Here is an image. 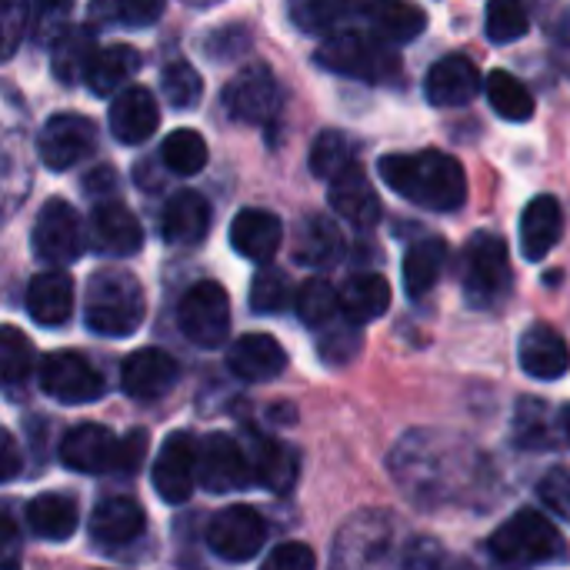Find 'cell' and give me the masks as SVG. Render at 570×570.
I'll return each instance as SVG.
<instances>
[{
    "instance_id": "obj_1",
    "label": "cell",
    "mask_w": 570,
    "mask_h": 570,
    "mask_svg": "<svg viewBox=\"0 0 570 570\" xmlns=\"http://www.w3.org/2000/svg\"><path fill=\"white\" fill-rule=\"evenodd\" d=\"M377 174L394 194L424 210L451 214L468 200V174L461 160L434 147L417 154H384Z\"/></svg>"
},
{
    "instance_id": "obj_2",
    "label": "cell",
    "mask_w": 570,
    "mask_h": 570,
    "mask_svg": "<svg viewBox=\"0 0 570 570\" xmlns=\"http://www.w3.org/2000/svg\"><path fill=\"white\" fill-rule=\"evenodd\" d=\"M147 314V297L130 271L104 267L83 287V324L100 337H130Z\"/></svg>"
},
{
    "instance_id": "obj_3",
    "label": "cell",
    "mask_w": 570,
    "mask_h": 570,
    "mask_svg": "<svg viewBox=\"0 0 570 570\" xmlns=\"http://www.w3.org/2000/svg\"><path fill=\"white\" fill-rule=\"evenodd\" d=\"M491 558L504 570H531L568 561V541L541 511L524 508L488 538Z\"/></svg>"
},
{
    "instance_id": "obj_4",
    "label": "cell",
    "mask_w": 570,
    "mask_h": 570,
    "mask_svg": "<svg viewBox=\"0 0 570 570\" xmlns=\"http://www.w3.org/2000/svg\"><path fill=\"white\" fill-rule=\"evenodd\" d=\"M317 63L331 73H344V77H357L364 83H377V87H391L401 80L404 63L401 57L387 47V40L381 37H367L361 30H337L331 33L321 47H317Z\"/></svg>"
},
{
    "instance_id": "obj_5",
    "label": "cell",
    "mask_w": 570,
    "mask_h": 570,
    "mask_svg": "<svg viewBox=\"0 0 570 570\" xmlns=\"http://www.w3.org/2000/svg\"><path fill=\"white\" fill-rule=\"evenodd\" d=\"M461 281H464V297L471 307L498 304L511 287V257H508L504 237L491 230L474 234L461 257Z\"/></svg>"
},
{
    "instance_id": "obj_6",
    "label": "cell",
    "mask_w": 570,
    "mask_h": 570,
    "mask_svg": "<svg viewBox=\"0 0 570 570\" xmlns=\"http://www.w3.org/2000/svg\"><path fill=\"white\" fill-rule=\"evenodd\" d=\"M177 324L180 334L204 347L214 351L227 341L230 334V297L217 281H197L187 287V294L177 304Z\"/></svg>"
},
{
    "instance_id": "obj_7",
    "label": "cell",
    "mask_w": 570,
    "mask_h": 570,
    "mask_svg": "<svg viewBox=\"0 0 570 570\" xmlns=\"http://www.w3.org/2000/svg\"><path fill=\"white\" fill-rule=\"evenodd\" d=\"M40 387L57 404H94L104 397V374L77 351H53L40 361Z\"/></svg>"
},
{
    "instance_id": "obj_8",
    "label": "cell",
    "mask_w": 570,
    "mask_h": 570,
    "mask_svg": "<svg viewBox=\"0 0 570 570\" xmlns=\"http://www.w3.org/2000/svg\"><path fill=\"white\" fill-rule=\"evenodd\" d=\"M30 240H33L37 261H43L50 267L73 264L83 254V224H80V214L67 200H60V197L47 200L40 207L37 220H33Z\"/></svg>"
},
{
    "instance_id": "obj_9",
    "label": "cell",
    "mask_w": 570,
    "mask_h": 570,
    "mask_svg": "<svg viewBox=\"0 0 570 570\" xmlns=\"http://www.w3.org/2000/svg\"><path fill=\"white\" fill-rule=\"evenodd\" d=\"M264 544H267V521L261 518V511L247 504L224 508L207 524V548L227 564H244L257 558Z\"/></svg>"
},
{
    "instance_id": "obj_10",
    "label": "cell",
    "mask_w": 570,
    "mask_h": 570,
    "mask_svg": "<svg viewBox=\"0 0 570 570\" xmlns=\"http://www.w3.org/2000/svg\"><path fill=\"white\" fill-rule=\"evenodd\" d=\"M200 488L210 494H237L254 484V464L247 444L234 441L230 434H210L200 444L197 461Z\"/></svg>"
},
{
    "instance_id": "obj_11",
    "label": "cell",
    "mask_w": 570,
    "mask_h": 570,
    "mask_svg": "<svg viewBox=\"0 0 570 570\" xmlns=\"http://www.w3.org/2000/svg\"><path fill=\"white\" fill-rule=\"evenodd\" d=\"M197 461H200V444L194 441V434L187 431H174L157 461H154V491L160 494L164 504H187L194 488L200 484V474H197Z\"/></svg>"
},
{
    "instance_id": "obj_12",
    "label": "cell",
    "mask_w": 570,
    "mask_h": 570,
    "mask_svg": "<svg viewBox=\"0 0 570 570\" xmlns=\"http://www.w3.org/2000/svg\"><path fill=\"white\" fill-rule=\"evenodd\" d=\"M57 454L60 464L77 474H120L124 438H117L104 424H80L63 434Z\"/></svg>"
},
{
    "instance_id": "obj_13",
    "label": "cell",
    "mask_w": 570,
    "mask_h": 570,
    "mask_svg": "<svg viewBox=\"0 0 570 570\" xmlns=\"http://www.w3.org/2000/svg\"><path fill=\"white\" fill-rule=\"evenodd\" d=\"M94 150H97V127L90 117L80 114H53L37 137V154L50 170H70L80 160H87Z\"/></svg>"
},
{
    "instance_id": "obj_14",
    "label": "cell",
    "mask_w": 570,
    "mask_h": 570,
    "mask_svg": "<svg viewBox=\"0 0 570 570\" xmlns=\"http://www.w3.org/2000/svg\"><path fill=\"white\" fill-rule=\"evenodd\" d=\"M220 100H224L227 117L244 120V124H267L281 107V87H277L271 67L250 63L224 87Z\"/></svg>"
},
{
    "instance_id": "obj_15",
    "label": "cell",
    "mask_w": 570,
    "mask_h": 570,
    "mask_svg": "<svg viewBox=\"0 0 570 570\" xmlns=\"http://www.w3.org/2000/svg\"><path fill=\"white\" fill-rule=\"evenodd\" d=\"M177 377H180L177 361L160 347H140L120 367V387L134 401H157L170 394Z\"/></svg>"
},
{
    "instance_id": "obj_16",
    "label": "cell",
    "mask_w": 570,
    "mask_h": 570,
    "mask_svg": "<svg viewBox=\"0 0 570 570\" xmlns=\"http://www.w3.org/2000/svg\"><path fill=\"white\" fill-rule=\"evenodd\" d=\"M327 204L334 207V214H341L357 230H374L381 224V197H377L371 177L357 164H351L347 170H341L331 180Z\"/></svg>"
},
{
    "instance_id": "obj_17",
    "label": "cell",
    "mask_w": 570,
    "mask_h": 570,
    "mask_svg": "<svg viewBox=\"0 0 570 570\" xmlns=\"http://www.w3.org/2000/svg\"><path fill=\"white\" fill-rule=\"evenodd\" d=\"M90 244L107 257H134L144 247V227L120 200H100L90 214Z\"/></svg>"
},
{
    "instance_id": "obj_18",
    "label": "cell",
    "mask_w": 570,
    "mask_h": 570,
    "mask_svg": "<svg viewBox=\"0 0 570 570\" xmlns=\"http://www.w3.org/2000/svg\"><path fill=\"white\" fill-rule=\"evenodd\" d=\"M144 528H147L144 508L134 498H124V494L104 498L94 508L90 524H87L90 541L97 548H127V544L144 538Z\"/></svg>"
},
{
    "instance_id": "obj_19",
    "label": "cell",
    "mask_w": 570,
    "mask_h": 570,
    "mask_svg": "<svg viewBox=\"0 0 570 570\" xmlns=\"http://www.w3.org/2000/svg\"><path fill=\"white\" fill-rule=\"evenodd\" d=\"M481 94V70L471 57H441L424 80V97L434 107H464Z\"/></svg>"
},
{
    "instance_id": "obj_20",
    "label": "cell",
    "mask_w": 570,
    "mask_h": 570,
    "mask_svg": "<svg viewBox=\"0 0 570 570\" xmlns=\"http://www.w3.org/2000/svg\"><path fill=\"white\" fill-rule=\"evenodd\" d=\"M391 554V528L384 521H357L341 531L334 570H381Z\"/></svg>"
},
{
    "instance_id": "obj_21",
    "label": "cell",
    "mask_w": 570,
    "mask_h": 570,
    "mask_svg": "<svg viewBox=\"0 0 570 570\" xmlns=\"http://www.w3.org/2000/svg\"><path fill=\"white\" fill-rule=\"evenodd\" d=\"M107 124H110V134L120 144L134 147V144H144V140H150L157 134L160 107H157V100H154V94L147 87H127V90H120L114 97Z\"/></svg>"
},
{
    "instance_id": "obj_22",
    "label": "cell",
    "mask_w": 570,
    "mask_h": 570,
    "mask_svg": "<svg viewBox=\"0 0 570 570\" xmlns=\"http://www.w3.org/2000/svg\"><path fill=\"white\" fill-rule=\"evenodd\" d=\"M227 367L247 384L274 381L287 367V351L271 334H244L227 347Z\"/></svg>"
},
{
    "instance_id": "obj_23",
    "label": "cell",
    "mask_w": 570,
    "mask_h": 570,
    "mask_svg": "<svg viewBox=\"0 0 570 570\" xmlns=\"http://www.w3.org/2000/svg\"><path fill=\"white\" fill-rule=\"evenodd\" d=\"M518 357H521L524 374L534 377V381H558V377L568 374L570 367L568 341L551 324H531L521 334Z\"/></svg>"
},
{
    "instance_id": "obj_24",
    "label": "cell",
    "mask_w": 570,
    "mask_h": 570,
    "mask_svg": "<svg viewBox=\"0 0 570 570\" xmlns=\"http://www.w3.org/2000/svg\"><path fill=\"white\" fill-rule=\"evenodd\" d=\"M281 240H284V224L271 210L247 207L230 224V247L254 264H271V257L281 250Z\"/></svg>"
},
{
    "instance_id": "obj_25",
    "label": "cell",
    "mask_w": 570,
    "mask_h": 570,
    "mask_svg": "<svg viewBox=\"0 0 570 570\" xmlns=\"http://www.w3.org/2000/svg\"><path fill=\"white\" fill-rule=\"evenodd\" d=\"M210 230V204L197 190H177L160 217V234L170 247H197Z\"/></svg>"
},
{
    "instance_id": "obj_26",
    "label": "cell",
    "mask_w": 570,
    "mask_h": 570,
    "mask_svg": "<svg viewBox=\"0 0 570 570\" xmlns=\"http://www.w3.org/2000/svg\"><path fill=\"white\" fill-rule=\"evenodd\" d=\"M27 314L40 327H63L73 314V281L63 271H43L30 277Z\"/></svg>"
},
{
    "instance_id": "obj_27",
    "label": "cell",
    "mask_w": 570,
    "mask_h": 570,
    "mask_svg": "<svg viewBox=\"0 0 570 570\" xmlns=\"http://www.w3.org/2000/svg\"><path fill=\"white\" fill-rule=\"evenodd\" d=\"M247 451L254 464V484L267 488L271 494H287L297 481V454L271 434H247Z\"/></svg>"
},
{
    "instance_id": "obj_28",
    "label": "cell",
    "mask_w": 570,
    "mask_h": 570,
    "mask_svg": "<svg viewBox=\"0 0 570 570\" xmlns=\"http://www.w3.org/2000/svg\"><path fill=\"white\" fill-rule=\"evenodd\" d=\"M564 234V210L558 197L541 194L524 207L521 217V250L528 261H544Z\"/></svg>"
},
{
    "instance_id": "obj_29",
    "label": "cell",
    "mask_w": 570,
    "mask_h": 570,
    "mask_svg": "<svg viewBox=\"0 0 570 570\" xmlns=\"http://www.w3.org/2000/svg\"><path fill=\"white\" fill-rule=\"evenodd\" d=\"M23 518H27V528H30L33 538L53 541V544L70 541L77 534V524H80V511H77L73 498L70 494H60V491L37 494L23 508Z\"/></svg>"
},
{
    "instance_id": "obj_30",
    "label": "cell",
    "mask_w": 570,
    "mask_h": 570,
    "mask_svg": "<svg viewBox=\"0 0 570 570\" xmlns=\"http://www.w3.org/2000/svg\"><path fill=\"white\" fill-rule=\"evenodd\" d=\"M361 13L371 23L374 37L387 43H411L428 27V13L411 0H367Z\"/></svg>"
},
{
    "instance_id": "obj_31",
    "label": "cell",
    "mask_w": 570,
    "mask_h": 570,
    "mask_svg": "<svg viewBox=\"0 0 570 570\" xmlns=\"http://www.w3.org/2000/svg\"><path fill=\"white\" fill-rule=\"evenodd\" d=\"M344 240L341 230L331 217L324 214H307L294 227V261L304 267H331L341 261Z\"/></svg>"
},
{
    "instance_id": "obj_32",
    "label": "cell",
    "mask_w": 570,
    "mask_h": 570,
    "mask_svg": "<svg viewBox=\"0 0 570 570\" xmlns=\"http://www.w3.org/2000/svg\"><path fill=\"white\" fill-rule=\"evenodd\" d=\"M137 70H140V53L127 43H110L94 53L83 83L94 97H110L127 90V80H134Z\"/></svg>"
},
{
    "instance_id": "obj_33",
    "label": "cell",
    "mask_w": 570,
    "mask_h": 570,
    "mask_svg": "<svg viewBox=\"0 0 570 570\" xmlns=\"http://www.w3.org/2000/svg\"><path fill=\"white\" fill-rule=\"evenodd\" d=\"M448 267V244L444 237H421L404 254V291L411 301L431 294Z\"/></svg>"
},
{
    "instance_id": "obj_34",
    "label": "cell",
    "mask_w": 570,
    "mask_h": 570,
    "mask_svg": "<svg viewBox=\"0 0 570 570\" xmlns=\"http://www.w3.org/2000/svg\"><path fill=\"white\" fill-rule=\"evenodd\" d=\"M391 307V284L381 274H354L341 287V311L354 324L384 317Z\"/></svg>"
},
{
    "instance_id": "obj_35",
    "label": "cell",
    "mask_w": 570,
    "mask_h": 570,
    "mask_svg": "<svg viewBox=\"0 0 570 570\" xmlns=\"http://www.w3.org/2000/svg\"><path fill=\"white\" fill-rule=\"evenodd\" d=\"M294 311L311 331H327L337 321V314H344L341 311V291H334V284L324 277H311L297 287Z\"/></svg>"
},
{
    "instance_id": "obj_36",
    "label": "cell",
    "mask_w": 570,
    "mask_h": 570,
    "mask_svg": "<svg viewBox=\"0 0 570 570\" xmlns=\"http://www.w3.org/2000/svg\"><path fill=\"white\" fill-rule=\"evenodd\" d=\"M484 90H488V100H491L498 117H504L511 124H528L534 117V94L514 73L494 70L484 80Z\"/></svg>"
},
{
    "instance_id": "obj_37",
    "label": "cell",
    "mask_w": 570,
    "mask_h": 570,
    "mask_svg": "<svg viewBox=\"0 0 570 570\" xmlns=\"http://www.w3.org/2000/svg\"><path fill=\"white\" fill-rule=\"evenodd\" d=\"M367 0H291V20L304 33H337V27L354 13L364 10Z\"/></svg>"
},
{
    "instance_id": "obj_38",
    "label": "cell",
    "mask_w": 570,
    "mask_h": 570,
    "mask_svg": "<svg viewBox=\"0 0 570 570\" xmlns=\"http://www.w3.org/2000/svg\"><path fill=\"white\" fill-rule=\"evenodd\" d=\"M160 160L170 174L177 177H194L207 167V140L190 130V127H177L174 134L164 137L160 144Z\"/></svg>"
},
{
    "instance_id": "obj_39",
    "label": "cell",
    "mask_w": 570,
    "mask_h": 570,
    "mask_svg": "<svg viewBox=\"0 0 570 570\" xmlns=\"http://www.w3.org/2000/svg\"><path fill=\"white\" fill-rule=\"evenodd\" d=\"M94 53H97V47H94L87 30H67L53 43V63L50 67H53L60 83H77V80L87 77V67H90Z\"/></svg>"
},
{
    "instance_id": "obj_40",
    "label": "cell",
    "mask_w": 570,
    "mask_h": 570,
    "mask_svg": "<svg viewBox=\"0 0 570 570\" xmlns=\"http://www.w3.org/2000/svg\"><path fill=\"white\" fill-rule=\"evenodd\" d=\"M354 154H357L354 140H347L337 130H324L311 144V174L324 177V180H334L341 170H347L354 164Z\"/></svg>"
},
{
    "instance_id": "obj_41",
    "label": "cell",
    "mask_w": 570,
    "mask_h": 570,
    "mask_svg": "<svg viewBox=\"0 0 570 570\" xmlns=\"http://www.w3.org/2000/svg\"><path fill=\"white\" fill-rule=\"evenodd\" d=\"M297 291L291 287L287 274L277 267H261L250 281V311L254 314H281L294 304Z\"/></svg>"
},
{
    "instance_id": "obj_42",
    "label": "cell",
    "mask_w": 570,
    "mask_h": 570,
    "mask_svg": "<svg viewBox=\"0 0 570 570\" xmlns=\"http://www.w3.org/2000/svg\"><path fill=\"white\" fill-rule=\"evenodd\" d=\"M514 438H518V448H554V431H551V407L544 401H534V397H524L518 404V417H514Z\"/></svg>"
},
{
    "instance_id": "obj_43",
    "label": "cell",
    "mask_w": 570,
    "mask_h": 570,
    "mask_svg": "<svg viewBox=\"0 0 570 570\" xmlns=\"http://www.w3.org/2000/svg\"><path fill=\"white\" fill-rule=\"evenodd\" d=\"M33 374V344L17 327L0 331V377L7 387H20Z\"/></svg>"
},
{
    "instance_id": "obj_44",
    "label": "cell",
    "mask_w": 570,
    "mask_h": 570,
    "mask_svg": "<svg viewBox=\"0 0 570 570\" xmlns=\"http://www.w3.org/2000/svg\"><path fill=\"white\" fill-rule=\"evenodd\" d=\"M488 37L494 43H514L521 37H528L531 30V17L524 0H488Z\"/></svg>"
},
{
    "instance_id": "obj_45",
    "label": "cell",
    "mask_w": 570,
    "mask_h": 570,
    "mask_svg": "<svg viewBox=\"0 0 570 570\" xmlns=\"http://www.w3.org/2000/svg\"><path fill=\"white\" fill-rule=\"evenodd\" d=\"M160 87H164V100L174 110H194L204 97V80L190 63H170L160 73Z\"/></svg>"
},
{
    "instance_id": "obj_46",
    "label": "cell",
    "mask_w": 570,
    "mask_h": 570,
    "mask_svg": "<svg viewBox=\"0 0 570 570\" xmlns=\"http://www.w3.org/2000/svg\"><path fill=\"white\" fill-rule=\"evenodd\" d=\"M361 324H354V321H347L344 327H327V334L321 337V357L327 361V364H344V361H351L357 351H361V331H357Z\"/></svg>"
},
{
    "instance_id": "obj_47",
    "label": "cell",
    "mask_w": 570,
    "mask_h": 570,
    "mask_svg": "<svg viewBox=\"0 0 570 570\" xmlns=\"http://www.w3.org/2000/svg\"><path fill=\"white\" fill-rule=\"evenodd\" d=\"M3 7V57H13L30 27V0H0Z\"/></svg>"
},
{
    "instance_id": "obj_48",
    "label": "cell",
    "mask_w": 570,
    "mask_h": 570,
    "mask_svg": "<svg viewBox=\"0 0 570 570\" xmlns=\"http://www.w3.org/2000/svg\"><path fill=\"white\" fill-rule=\"evenodd\" d=\"M261 570H317V558L307 544L301 541H284L277 544L267 558Z\"/></svg>"
},
{
    "instance_id": "obj_49",
    "label": "cell",
    "mask_w": 570,
    "mask_h": 570,
    "mask_svg": "<svg viewBox=\"0 0 570 570\" xmlns=\"http://www.w3.org/2000/svg\"><path fill=\"white\" fill-rule=\"evenodd\" d=\"M73 10V0H33V13H37V37L50 40L53 33L63 30L67 17Z\"/></svg>"
},
{
    "instance_id": "obj_50",
    "label": "cell",
    "mask_w": 570,
    "mask_h": 570,
    "mask_svg": "<svg viewBox=\"0 0 570 570\" xmlns=\"http://www.w3.org/2000/svg\"><path fill=\"white\" fill-rule=\"evenodd\" d=\"M167 0H114V13L127 23V27H150L160 20Z\"/></svg>"
},
{
    "instance_id": "obj_51",
    "label": "cell",
    "mask_w": 570,
    "mask_h": 570,
    "mask_svg": "<svg viewBox=\"0 0 570 570\" xmlns=\"http://www.w3.org/2000/svg\"><path fill=\"white\" fill-rule=\"evenodd\" d=\"M541 498H544V504H548L554 514H561V518H568L570 521V471L554 468V471L541 481Z\"/></svg>"
},
{
    "instance_id": "obj_52",
    "label": "cell",
    "mask_w": 570,
    "mask_h": 570,
    "mask_svg": "<svg viewBox=\"0 0 570 570\" xmlns=\"http://www.w3.org/2000/svg\"><path fill=\"white\" fill-rule=\"evenodd\" d=\"M144 454H147V431H127L124 434V464H120V474L124 478H130V474H137L140 471V464H144Z\"/></svg>"
},
{
    "instance_id": "obj_53",
    "label": "cell",
    "mask_w": 570,
    "mask_h": 570,
    "mask_svg": "<svg viewBox=\"0 0 570 570\" xmlns=\"http://www.w3.org/2000/svg\"><path fill=\"white\" fill-rule=\"evenodd\" d=\"M0 478L3 481H13L20 474V451H17V441L10 431H0Z\"/></svg>"
},
{
    "instance_id": "obj_54",
    "label": "cell",
    "mask_w": 570,
    "mask_h": 570,
    "mask_svg": "<svg viewBox=\"0 0 570 570\" xmlns=\"http://www.w3.org/2000/svg\"><path fill=\"white\" fill-rule=\"evenodd\" d=\"M83 187H87L90 197H104V194H110L117 187V174L110 167H97L94 174L83 177Z\"/></svg>"
},
{
    "instance_id": "obj_55",
    "label": "cell",
    "mask_w": 570,
    "mask_h": 570,
    "mask_svg": "<svg viewBox=\"0 0 570 570\" xmlns=\"http://www.w3.org/2000/svg\"><path fill=\"white\" fill-rule=\"evenodd\" d=\"M3 551H7V558H3V570L20 568V561H17V528H13L10 514H3Z\"/></svg>"
},
{
    "instance_id": "obj_56",
    "label": "cell",
    "mask_w": 570,
    "mask_h": 570,
    "mask_svg": "<svg viewBox=\"0 0 570 570\" xmlns=\"http://www.w3.org/2000/svg\"><path fill=\"white\" fill-rule=\"evenodd\" d=\"M434 570H474L468 561H441Z\"/></svg>"
},
{
    "instance_id": "obj_57",
    "label": "cell",
    "mask_w": 570,
    "mask_h": 570,
    "mask_svg": "<svg viewBox=\"0 0 570 570\" xmlns=\"http://www.w3.org/2000/svg\"><path fill=\"white\" fill-rule=\"evenodd\" d=\"M564 434H568V441H570V407H568V414H564Z\"/></svg>"
}]
</instances>
